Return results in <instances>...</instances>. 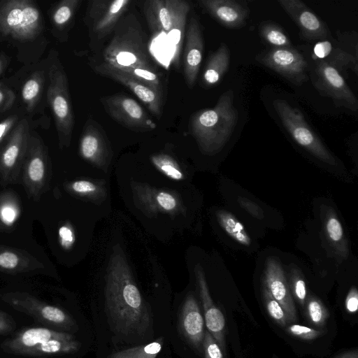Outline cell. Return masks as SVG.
Listing matches in <instances>:
<instances>
[{"label":"cell","mask_w":358,"mask_h":358,"mask_svg":"<svg viewBox=\"0 0 358 358\" xmlns=\"http://www.w3.org/2000/svg\"><path fill=\"white\" fill-rule=\"evenodd\" d=\"M18 119L17 115H13L0 122V143L10 135L19 122Z\"/></svg>","instance_id":"b9f144b4"},{"label":"cell","mask_w":358,"mask_h":358,"mask_svg":"<svg viewBox=\"0 0 358 358\" xmlns=\"http://www.w3.org/2000/svg\"><path fill=\"white\" fill-rule=\"evenodd\" d=\"M304 307L307 319L313 325L322 327L326 324L329 313L320 299L310 296L306 300Z\"/></svg>","instance_id":"f546056e"},{"label":"cell","mask_w":358,"mask_h":358,"mask_svg":"<svg viewBox=\"0 0 358 358\" xmlns=\"http://www.w3.org/2000/svg\"><path fill=\"white\" fill-rule=\"evenodd\" d=\"M1 298L15 309L42 324L59 328H68L73 324L70 316L62 308L41 301L27 294H7Z\"/></svg>","instance_id":"7c38bea8"},{"label":"cell","mask_w":358,"mask_h":358,"mask_svg":"<svg viewBox=\"0 0 358 358\" xmlns=\"http://www.w3.org/2000/svg\"><path fill=\"white\" fill-rule=\"evenodd\" d=\"M180 327L186 339L200 350L204 338V320L196 300L188 295L182 305L180 313Z\"/></svg>","instance_id":"603a6c76"},{"label":"cell","mask_w":358,"mask_h":358,"mask_svg":"<svg viewBox=\"0 0 358 358\" xmlns=\"http://www.w3.org/2000/svg\"><path fill=\"white\" fill-rule=\"evenodd\" d=\"M25 159V180L30 191L35 193L44 183L46 170L43 145L34 133L29 135Z\"/></svg>","instance_id":"cb8c5ba5"},{"label":"cell","mask_w":358,"mask_h":358,"mask_svg":"<svg viewBox=\"0 0 358 358\" xmlns=\"http://www.w3.org/2000/svg\"><path fill=\"white\" fill-rule=\"evenodd\" d=\"M286 331L290 335L306 341L314 340L322 336L324 334V331H323L316 330L315 329L297 324L288 326Z\"/></svg>","instance_id":"d590c367"},{"label":"cell","mask_w":358,"mask_h":358,"mask_svg":"<svg viewBox=\"0 0 358 358\" xmlns=\"http://www.w3.org/2000/svg\"><path fill=\"white\" fill-rule=\"evenodd\" d=\"M280 6L294 21L301 40L313 42L329 38L330 32L323 22L301 0H279Z\"/></svg>","instance_id":"4fadbf2b"},{"label":"cell","mask_w":358,"mask_h":358,"mask_svg":"<svg viewBox=\"0 0 358 358\" xmlns=\"http://www.w3.org/2000/svg\"><path fill=\"white\" fill-rule=\"evenodd\" d=\"M264 286L282 306L292 322L297 321V313L284 270L276 258H267L264 271Z\"/></svg>","instance_id":"2e32d148"},{"label":"cell","mask_w":358,"mask_h":358,"mask_svg":"<svg viewBox=\"0 0 358 358\" xmlns=\"http://www.w3.org/2000/svg\"><path fill=\"white\" fill-rule=\"evenodd\" d=\"M79 348L80 343L74 339H52L31 348L25 355L44 356L69 354L77 351Z\"/></svg>","instance_id":"484cf974"},{"label":"cell","mask_w":358,"mask_h":358,"mask_svg":"<svg viewBox=\"0 0 358 358\" xmlns=\"http://www.w3.org/2000/svg\"><path fill=\"white\" fill-rule=\"evenodd\" d=\"M292 289L296 300L301 306L304 307L307 295L306 282L297 271H294L292 275Z\"/></svg>","instance_id":"8d00e7d4"},{"label":"cell","mask_w":358,"mask_h":358,"mask_svg":"<svg viewBox=\"0 0 358 358\" xmlns=\"http://www.w3.org/2000/svg\"><path fill=\"white\" fill-rule=\"evenodd\" d=\"M131 3L130 0L90 1L86 18L92 38L100 40L111 34Z\"/></svg>","instance_id":"8fae6325"},{"label":"cell","mask_w":358,"mask_h":358,"mask_svg":"<svg viewBox=\"0 0 358 358\" xmlns=\"http://www.w3.org/2000/svg\"><path fill=\"white\" fill-rule=\"evenodd\" d=\"M103 51V62L117 68L138 80L146 71L157 72L152 64L145 33L133 13L123 15Z\"/></svg>","instance_id":"7a4b0ae2"},{"label":"cell","mask_w":358,"mask_h":358,"mask_svg":"<svg viewBox=\"0 0 358 358\" xmlns=\"http://www.w3.org/2000/svg\"><path fill=\"white\" fill-rule=\"evenodd\" d=\"M259 32L262 38L273 48L292 47L290 39L283 29L272 21L262 22L259 26Z\"/></svg>","instance_id":"83f0119b"},{"label":"cell","mask_w":358,"mask_h":358,"mask_svg":"<svg viewBox=\"0 0 358 358\" xmlns=\"http://www.w3.org/2000/svg\"><path fill=\"white\" fill-rule=\"evenodd\" d=\"M100 102L115 121L130 130L145 132L157 128L143 108L127 94L116 93L102 96Z\"/></svg>","instance_id":"30bf717a"},{"label":"cell","mask_w":358,"mask_h":358,"mask_svg":"<svg viewBox=\"0 0 358 358\" xmlns=\"http://www.w3.org/2000/svg\"><path fill=\"white\" fill-rule=\"evenodd\" d=\"M15 96L11 90L0 85V110L10 108L14 101Z\"/></svg>","instance_id":"bcb514c9"},{"label":"cell","mask_w":358,"mask_h":358,"mask_svg":"<svg viewBox=\"0 0 358 358\" xmlns=\"http://www.w3.org/2000/svg\"><path fill=\"white\" fill-rule=\"evenodd\" d=\"M325 231L327 237L334 245H341L344 240L342 225L334 214L330 213L325 221Z\"/></svg>","instance_id":"e575fe53"},{"label":"cell","mask_w":358,"mask_h":358,"mask_svg":"<svg viewBox=\"0 0 358 358\" xmlns=\"http://www.w3.org/2000/svg\"><path fill=\"white\" fill-rule=\"evenodd\" d=\"M273 104L282 124L297 144L319 159L331 165L336 164L334 156L298 108L281 99H275Z\"/></svg>","instance_id":"5b68a950"},{"label":"cell","mask_w":358,"mask_h":358,"mask_svg":"<svg viewBox=\"0 0 358 358\" xmlns=\"http://www.w3.org/2000/svg\"><path fill=\"white\" fill-rule=\"evenodd\" d=\"M230 50L225 43H221L218 48L208 57L206 64L202 80L206 87L217 85L227 72L230 64Z\"/></svg>","instance_id":"d4e9b609"},{"label":"cell","mask_w":358,"mask_h":358,"mask_svg":"<svg viewBox=\"0 0 358 358\" xmlns=\"http://www.w3.org/2000/svg\"><path fill=\"white\" fill-rule=\"evenodd\" d=\"M234 99V91L228 90L213 108L200 110L192 115L189 131L203 151H219L233 134L238 120Z\"/></svg>","instance_id":"3957f363"},{"label":"cell","mask_w":358,"mask_h":358,"mask_svg":"<svg viewBox=\"0 0 358 358\" xmlns=\"http://www.w3.org/2000/svg\"><path fill=\"white\" fill-rule=\"evenodd\" d=\"M162 349L160 342H152L124 349L112 355V358H155Z\"/></svg>","instance_id":"f1b7e54d"},{"label":"cell","mask_w":358,"mask_h":358,"mask_svg":"<svg viewBox=\"0 0 358 358\" xmlns=\"http://www.w3.org/2000/svg\"><path fill=\"white\" fill-rule=\"evenodd\" d=\"M262 298L268 315L278 325L285 327L292 322L282 306L271 296L264 285Z\"/></svg>","instance_id":"d6a6232c"},{"label":"cell","mask_w":358,"mask_h":358,"mask_svg":"<svg viewBox=\"0 0 358 358\" xmlns=\"http://www.w3.org/2000/svg\"><path fill=\"white\" fill-rule=\"evenodd\" d=\"M71 187L74 192L83 195H92L97 191V186L94 183L84 180L73 182Z\"/></svg>","instance_id":"60d3db41"},{"label":"cell","mask_w":358,"mask_h":358,"mask_svg":"<svg viewBox=\"0 0 358 358\" xmlns=\"http://www.w3.org/2000/svg\"><path fill=\"white\" fill-rule=\"evenodd\" d=\"M238 201L239 204L253 217L257 219H262L264 217L263 210L256 203L243 197H238Z\"/></svg>","instance_id":"7bdbcfd3"},{"label":"cell","mask_w":358,"mask_h":358,"mask_svg":"<svg viewBox=\"0 0 358 358\" xmlns=\"http://www.w3.org/2000/svg\"><path fill=\"white\" fill-rule=\"evenodd\" d=\"M255 59L294 85L300 86L309 79L308 64L293 47L265 50Z\"/></svg>","instance_id":"9c48e42d"},{"label":"cell","mask_w":358,"mask_h":358,"mask_svg":"<svg viewBox=\"0 0 358 358\" xmlns=\"http://www.w3.org/2000/svg\"><path fill=\"white\" fill-rule=\"evenodd\" d=\"M143 8L152 33L167 36L176 27H186L191 6L185 0H148Z\"/></svg>","instance_id":"ba28073f"},{"label":"cell","mask_w":358,"mask_h":358,"mask_svg":"<svg viewBox=\"0 0 358 358\" xmlns=\"http://www.w3.org/2000/svg\"><path fill=\"white\" fill-rule=\"evenodd\" d=\"M81 156L92 162L101 163L107 155V138L103 129L95 120L86 122L80 140Z\"/></svg>","instance_id":"7402d4cb"},{"label":"cell","mask_w":358,"mask_h":358,"mask_svg":"<svg viewBox=\"0 0 358 358\" xmlns=\"http://www.w3.org/2000/svg\"><path fill=\"white\" fill-rule=\"evenodd\" d=\"M15 327V323L6 313L0 310V334L10 332Z\"/></svg>","instance_id":"681fc988"},{"label":"cell","mask_w":358,"mask_h":358,"mask_svg":"<svg viewBox=\"0 0 358 358\" xmlns=\"http://www.w3.org/2000/svg\"><path fill=\"white\" fill-rule=\"evenodd\" d=\"M105 295L110 317L117 330L129 334L142 333L146 329L148 310L122 251L111 255Z\"/></svg>","instance_id":"6da1fadb"},{"label":"cell","mask_w":358,"mask_h":358,"mask_svg":"<svg viewBox=\"0 0 358 358\" xmlns=\"http://www.w3.org/2000/svg\"><path fill=\"white\" fill-rule=\"evenodd\" d=\"M0 217L4 223L10 224L15 220L17 212L12 206L5 205L0 210Z\"/></svg>","instance_id":"c3c4849f"},{"label":"cell","mask_w":358,"mask_h":358,"mask_svg":"<svg viewBox=\"0 0 358 358\" xmlns=\"http://www.w3.org/2000/svg\"><path fill=\"white\" fill-rule=\"evenodd\" d=\"M332 46L324 61L338 72L347 70L358 72L357 34L355 31L337 34V39H331Z\"/></svg>","instance_id":"d6986e66"},{"label":"cell","mask_w":358,"mask_h":358,"mask_svg":"<svg viewBox=\"0 0 358 358\" xmlns=\"http://www.w3.org/2000/svg\"><path fill=\"white\" fill-rule=\"evenodd\" d=\"M18 264L17 256L11 252H3L0 254V266L6 269H12Z\"/></svg>","instance_id":"7dc6e473"},{"label":"cell","mask_w":358,"mask_h":358,"mask_svg":"<svg viewBox=\"0 0 358 358\" xmlns=\"http://www.w3.org/2000/svg\"><path fill=\"white\" fill-rule=\"evenodd\" d=\"M155 201L157 206L160 209L167 212L175 210L178 205L176 196L167 192L159 191L155 195Z\"/></svg>","instance_id":"f35d334b"},{"label":"cell","mask_w":358,"mask_h":358,"mask_svg":"<svg viewBox=\"0 0 358 358\" xmlns=\"http://www.w3.org/2000/svg\"><path fill=\"white\" fill-rule=\"evenodd\" d=\"M202 348L205 358H224L222 350L208 331L205 332Z\"/></svg>","instance_id":"74e56055"},{"label":"cell","mask_w":358,"mask_h":358,"mask_svg":"<svg viewBox=\"0 0 358 358\" xmlns=\"http://www.w3.org/2000/svg\"><path fill=\"white\" fill-rule=\"evenodd\" d=\"M335 358H358V350L357 349L349 350L338 355Z\"/></svg>","instance_id":"f907efd6"},{"label":"cell","mask_w":358,"mask_h":358,"mask_svg":"<svg viewBox=\"0 0 358 358\" xmlns=\"http://www.w3.org/2000/svg\"><path fill=\"white\" fill-rule=\"evenodd\" d=\"M42 29L38 7L29 1H8L0 7V32L20 41L35 38Z\"/></svg>","instance_id":"8992f818"},{"label":"cell","mask_w":358,"mask_h":358,"mask_svg":"<svg viewBox=\"0 0 358 358\" xmlns=\"http://www.w3.org/2000/svg\"><path fill=\"white\" fill-rule=\"evenodd\" d=\"M1 61H0V75H1Z\"/></svg>","instance_id":"816d5d0a"},{"label":"cell","mask_w":358,"mask_h":358,"mask_svg":"<svg viewBox=\"0 0 358 358\" xmlns=\"http://www.w3.org/2000/svg\"><path fill=\"white\" fill-rule=\"evenodd\" d=\"M346 310L350 314H355L358 308V292L355 287L350 289L345 301Z\"/></svg>","instance_id":"f6af8a7d"},{"label":"cell","mask_w":358,"mask_h":358,"mask_svg":"<svg viewBox=\"0 0 358 358\" xmlns=\"http://www.w3.org/2000/svg\"><path fill=\"white\" fill-rule=\"evenodd\" d=\"M218 222L224 231L236 242L249 246L250 238L243 225L230 213L220 210L217 213Z\"/></svg>","instance_id":"4316f807"},{"label":"cell","mask_w":358,"mask_h":358,"mask_svg":"<svg viewBox=\"0 0 358 358\" xmlns=\"http://www.w3.org/2000/svg\"><path fill=\"white\" fill-rule=\"evenodd\" d=\"M203 37L196 16L192 15L185 31L183 69L186 84L192 88L196 82L203 53Z\"/></svg>","instance_id":"e0dca14e"},{"label":"cell","mask_w":358,"mask_h":358,"mask_svg":"<svg viewBox=\"0 0 358 358\" xmlns=\"http://www.w3.org/2000/svg\"><path fill=\"white\" fill-rule=\"evenodd\" d=\"M59 235L62 245L67 249L71 248L75 241V235L71 227L62 226L59 230Z\"/></svg>","instance_id":"ee69618b"},{"label":"cell","mask_w":358,"mask_h":358,"mask_svg":"<svg viewBox=\"0 0 358 358\" xmlns=\"http://www.w3.org/2000/svg\"><path fill=\"white\" fill-rule=\"evenodd\" d=\"M151 162L159 171L169 178L174 180L183 179L182 172L171 157L165 154L154 155L151 157Z\"/></svg>","instance_id":"1f68e13d"},{"label":"cell","mask_w":358,"mask_h":358,"mask_svg":"<svg viewBox=\"0 0 358 358\" xmlns=\"http://www.w3.org/2000/svg\"><path fill=\"white\" fill-rule=\"evenodd\" d=\"M196 278L204 310L205 324L222 350H225V319L221 310L215 306L210 296L202 268H196Z\"/></svg>","instance_id":"44dd1931"},{"label":"cell","mask_w":358,"mask_h":358,"mask_svg":"<svg viewBox=\"0 0 358 358\" xmlns=\"http://www.w3.org/2000/svg\"><path fill=\"white\" fill-rule=\"evenodd\" d=\"M52 339L72 340L73 336L46 327H31L19 331L13 338L5 341L1 346L7 352L25 355L31 348Z\"/></svg>","instance_id":"ffe728a7"},{"label":"cell","mask_w":358,"mask_h":358,"mask_svg":"<svg viewBox=\"0 0 358 358\" xmlns=\"http://www.w3.org/2000/svg\"><path fill=\"white\" fill-rule=\"evenodd\" d=\"M43 77L40 73L33 74L24 84L22 89V97L31 110L39 99L43 86Z\"/></svg>","instance_id":"4dcf8cb0"},{"label":"cell","mask_w":358,"mask_h":358,"mask_svg":"<svg viewBox=\"0 0 358 358\" xmlns=\"http://www.w3.org/2000/svg\"><path fill=\"white\" fill-rule=\"evenodd\" d=\"M332 46L331 39L318 41L315 43L312 58L315 61L324 60L329 55Z\"/></svg>","instance_id":"ab89813d"},{"label":"cell","mask_w":358,"mask_h":358,"mask_svg":"<svg viewBox=\"0 0 358 358\" xmlns=\"http://www.w3.org/2000/svg\"><path fill=\"white\" fill-rule=\"evenodd\" d=\"M80 2V0H65L61 1L52 14L54 24L57 27L62 28L70 23Z\"/></svg>","instance_id":"836d02e7"},{"label":"cell","mask_w":358,"mask_h":358,"mask_svg":"<svg viewBox=\"0 0 358 358\" xmlns=\"http://www.w3.org/2000/svg\"><path fill=\"white\" fill-rule=\"evenodd\" d=\"M93 68L97 73L127 87L158 118L162 115V92L152 89L127 73L103 62L94 65Z\"/></svg>","instance_id":"5bb4252c"},{"label":"cell","mask_w":358,"mask_h":358,"mask_svg":"<svg viewBox=\"0 0 358 358\" xmlns=\"http://www.w3.org/2000/svg\"><path fill=\"white\" fill-rule=\"evenodd\" d=\"M200 6L222 26L241 29L247 24L250 10L245 3L234 0H201Z\"/></svg>","instance_id":"ac0fdd59"},{"label":"cell","mask_w":358,"mask_h":358,"mask_svg":"<svg viewBox=\"0 0 358 358\" xmlns=\"http://www.w3.org/2000/svg\"><path fill=\"white\" fill-rule=\"evenodd\" d=\"M48 75L47 97L55 118L59 145L68 146L71 140L74 115L66 74L58 59L50 66Z\"/></svg>","instance_id":"277c9868"},{"label":"cell","mask_w":358,"mask_h":358,"mask_svg":"<svg viewBox=\"0 0 358 358\" xmlns=\"http://www.w3.org/2000/svg\"><path fill=\"white\" fill-rule=\"evenodd\" d=\"M29 135L28 122L22 119L8 136L0 155V171L5 178L18 173L27 151Z\"/></svg>","instance_id":"9a60e30c"},{"label":"cell","mask_w":358,"mask_h":358,"mask_svg":"<svg viewBox=\"0 0 358 358\" xmlns=\"http://www.w3.org/2000/svg\"><path fill=\"white\" fill-rule=\"evenodd\" d=\"M308 76L321 96L331 99L338 107L358 110L357 96L335 68L324 61H315Z\"/></svg>","instance_id":"52a82bcc"}]
</instances>
